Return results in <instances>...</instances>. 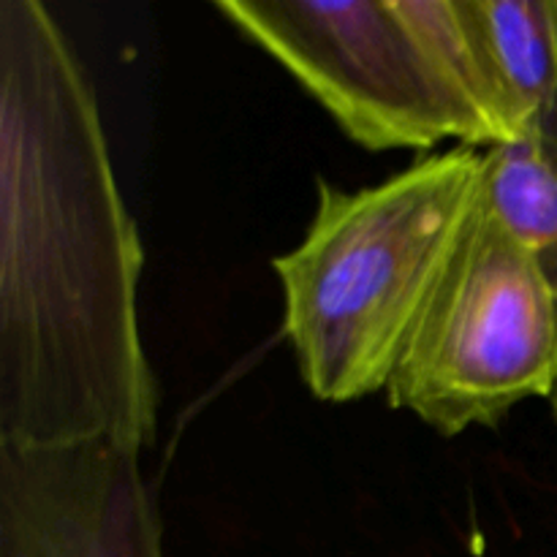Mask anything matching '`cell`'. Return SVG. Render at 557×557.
<instances>
[{"instance_id":"6da1fadb","label":"cell","mask_w":557,"mask_h":557,"mask_svg":"<svg viewBox=\"0 0 557 557\" xmlns=\"http://www.w3.org/2000/svg\"><path fill=\"white\" fill-rule=\"evenodd\" d=\"M141 267L79 58L47 5L0 0V446L156 444Z\"/></svg>"},{"instance_id":"7a4b0ae2","label":"cell","mask_w":557,"mask_h":557,"mask_svg":"<svg viewBox=\"0 0 557 557\" xmlns=\"http://www.w3.org/2000/svg\"><path fill=\"white\" fill-rule=\"evenodd\" d=\"M476 147L428 152L373 188L315 180L302 243L272 259L283 335L315 400L379 395L482 199Z\"/></svg>"},{"instance_id":"3957f363","label":"cell","mask_w":557,"mask_h":557,"mask_svg":"<svg viewBox=\"0 0 557 557\" xmlns=\"http://www.w3.org/2000/svg\"><path fill=\"white\" fill-rule=\"evenodd\" d=\"M370 152L520 136L468 0H218Z\"/></svg>"},{"instance_id":"277c9868","label":"cell","mask_w":557,"mask_h":557,"mask_svg":"<svg viewBox=\"0 0 557 557\" xmlns=\"http://www.w3.org/2000/svg\"><path fill=\"white\" fill-rule=\"evenodd\" d=\"M555 375V281L482 196L392 373L386 400L455 438L471 428H498L520 403L549 397Z\"/></svg>"},{"instance_id":"5b68a950","label":"cell","mask_w":557,"mask_h":557,"mask_svg":"<svg viewBox=\"0 0 557 557\" xmlns=\"http://www.w3.org/2000/svg\"><path fill=\"white\" fill-rule=\"evenodd\" d=\"M139 451L0 446V557H163Z\"/></svg>"},{"instance_id":"8992f818","label":"cell","mask_w":557,"mask_h":557,"mask_svg":"<svg viewBox=\"0 0 557 557\" xmlns=\"http://www.w3.org/2000/svg\"><path fill=\"white\" fill-rule=\"evenodd\" d=\"M468 9L520 136L557 156V0H468Z\"/></svg>"},{"instance_id":"52a82bcc","label":"cell","mask_w":557,"mask_h":557,"mask_svg":"<svg viewBox=\"0 0 557 557\" xmlns=\"http://www.w3.org/2000/svg\"><path fill=\"white\" fill-rule=\"evenodd\" d=\"M484 201L542 259L557 286V156L533 136H520L484 150Z\"/></svg>"},{"instance_id":"ba28073f","label":"cell","mask_w":557,"mask_h":557,"mask_svg":"<svg viewBox=\"0 0 557 557\" xmlns=\"http://www.w3.org/2000/svg\"><path fill=\"white\" fill-rule=\"evenodd\" d=\"M549 403H553V413L557 422V375H555V386H553V395H549Z\"/></svg>"}]
</instances>
